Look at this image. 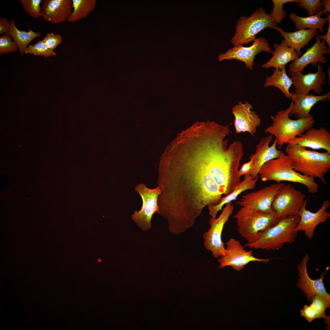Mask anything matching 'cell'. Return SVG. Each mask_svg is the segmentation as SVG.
Wrapping results in <instances>:
<instances>
[{
  "label": "cell",
  "mask_w": 330,
  "mask_h": 330,
  "mask_svg": "<svg viewBox=\"0 0 330 330\" xmlns=\"http://www.w3.org/2000/svg\"><path fill=\"white\" fill-rule=\"evenodd\" d=\"M214 174L209 132L179 133L161 157L157 180L161 191L158 214L166 220L170 231L185 233L205 207L220 202L223 194Z\"/></svg>",
  "instance_id": "1"
},
{
  "label": "cell",
  "mask_w": 330,
  "mask_h": 330,
  "mask_svg": "<svg viewBox=\"0 0 330 330\" xmlns=\"http://www.w3.org/2000/svg\"><path fill=\"white\" fill-rule=\"evenodd\" d=\"M285 151L295 171L326 184L324 176L330 168V153L307 150L298 145L287 144Z\"/></svg>",
  "instance_id": "2"
},
{
  "label": "cell",
  "mask_w": 330,
  "mask_h": 330,
  "mask_svg": "<svg viewBox=\"0 0 330 330\" xmlns=\"http://www.w3.org/2000/svg\"><path fill=\"white\" fill-rule=\"evenodd\" d=\"M258 174L263 182L273 181L278 183L283 181L292 182L304 185L310 193H315L318 190V185L314 179L295 171L288 156L282 151L278 158L265 163Z\"/></svg>",
  "instance_id": "3"
},
{
  "label": "cell",
  "mask_w": 330,
  "mask_h": 330,
  "mask_svg": "<svg viewBox=\"0 0 330 330\" xmlns=\"http://www.w3.org/2000/svg\"><path fill=\"white\" fill-rule=\"evenodd\" d=\"M293 105L292 101L286 109L279 111L274 116H270L272 124L265 130V132L275 137L277 141V147L279 149L289 141L299 136L312 127L315 122L313 116L295 120L290 119L289 114Z\"/></svg>",
  "instance_id": "4"
},
{
  "label": "cell",
  "mask_w": 330,
  "mask_h": 330,
  "mask_svg": "<svg viewBox=\"0 0 330 330\" xmlns=\"http://www.w3.org/2000/svg\"><path fill=\"white\" fill-rule=\"evenodd\" d=\"M299 219L297 215L281 219L262 232L255 242L247 243L245 246L255 249L277 250L282 248L285 243H292L297 237L298 232L295 228Z\"/></svg>",
  "instance_id": "5"
},
{
  "label": "cell",
  "mask_w": 330,
  "mask_h": 330,
  "mask_svg": "<svg viewBox=\"0 0 330 330\" xmlns=\"http://www.w3.org/2000/svg\"><path fill=\"white\" fill-rule=\"evenodd\" d=\"M239 234L247 243L255 242L261 233L276 224L279 220L275 211L264 212L241 207L234 215Z\"/></svg>",
  "instance_id": "6"
},
{
  "label": "cell",
  "mask_w": 330,
  "mask_h": 330,
  "mask_svg": "<svg viewBox=\"0 0 330 330\" xmlns=\"http://www.w3.org/2000/svg\"><path fill=\"white\" fill-rule=\"evenodd\" d=\"M277 24L265 9L261 7L250 16L240 17L231 42L234 46L247 44L253 42L256 38V35L262 30L267 28L275 30Z\"/></svg>",
  "instance_id": "7"
},
{
  "label": "cell",
  "mask_w": 330,
  "mask_h": 330,
  "mask_svg": "<svg viewBox=\"0 0 330 330\" xmlns=\"http://www.w3.org/2000/svg\"><path fill=\"white\" fill-rule=\"evenodd\" d=\"M232 202L226 204L218 218L211 217L209 220L210 227L203 235L204 247L212 252L213 257L218 258L226 255V248L222 239L225 225L229 221L234 211Z\"/></svg>",
  "instance_id": "8"
},
{
  "label": "cell",
  "mask_w": 330,
  "mask_h": 330,
  "mask_svg": "<svg viewBox=\"0 0 330 330\" xmlns=\"http://www.w3.org/2000/svg\"><path fill=\"white\" fill-rule=\"evenodd\" d=\"M135 190L141 197L142 205L139 211L135 210L131 216L135 223L142 231L149 230L152 227L151 220L154 214L159 211L158 199L161 193L159 187L151 189L144 183H140Z\"/></svg>",
  "instance_id": "9"
},
{
  "label": "cell",
  "mask_w": 330,
  "mask_h": 330,
  "mask_svg": "<svg viewBox=\"0 0 330 330\" xmlns=\"http://www.w3.org/2000/svg\"><path fill=\"white\" fill-rule=\"evenodd\" d=\"M305 197L291 184L284 185L275 196L272 204L278 219L298 215L301 208L307 204Z\"/></svg>",
  "instance_id": "10"
},
{
  "label": "cell",
  "mask_w": 330,
  "mask_h": 330,
  "mask_svg": "<svg viewBox=\"0 0 330 330\" xmlns=\"http://www.w3.org/2000/svg\"><path fill=\"white\" fill-rule=\"evenodd\" d=\"M226 244V255L218 258L220 268L231 266L234 270L240 271L251 262L267 263L270 260L268 258H257L254 255L252 251L245 249L240 242L233 238H230Z\"/></svg>",
  "instance_id": "11"
},
{
  "label": "cell",
  "mask_w": 330,
  "mask_h": 330,
  "mask_svg": "<svg viewBox=\"0 0 330 330\" xmlns=\"http://www.w3.org/2000/svg\"><path fill=\"white\" fill-rule=\"evenodd\" d=\"M272 51L266 38H256L250 46L245 47L243 45H239L229 49L224 53L219 55L218 60L221 61L224 60H236L240 61L245 63L246 68L251 70L254 66L255 57L257 54L262 52L271 53Z\"/></svg>",
  "instance_id": "12"
},
{
  "label": "cell",
  "mask_w": 330,
  "mask_h": 330,
  "mask_svg": "<svg viewBox=\"0 0 330 330\" xmlns=\"http://www.w3.org/2000/svg\"><path fill=\"white\" fill-rule=\"evenodd\" d=\"M285 184L277 183L248 193L243 195L236 204L241 207L264 212L275 211L272 207V202L279 190Z\"/></svg>",
  "instance_id": "13"
},
{
  "label": "cell",
  "mask_w": 330,
  "mask_h": 330,
  "mask_svg": "<svg viewBox=\"0 0 330 330\" xmlns=\"http://www.w3.org/2000/svg\"><path fill=\"white\" fill-rule=\"evenodd\" d=\"M310 259L309 255L305 254L297 267L298 279L296 285L303 291L308 300L312 301L314 296L317 294L321 295L330 302V295L326 291L323 282L325 274L329 270L327 267L325 271L320 275L319 279L313 280L309 276L307 270V263Z\"/></svg>",
  "instance_id": "14"
},
{
  "label": "cell",
  "mask_w": 330,
  "mask_h": 330,
  "mask_svg": "<svg viewBox=\"0 0 330 330\" xmlns=\"http://www.w3.org/2000/svg\"><path fill=\"white\" fill-rule=\"evenodd\" d=\"M253 107L248 101H240L232 108L234 116V125L236 134L248 132L254 136L261 124L258 115L252 110Z\"/></svg>",
  "instance_id": "15"
},
{
  "label": "cell",
  "mask_w": 330,
  "mask_h": 330,
  "mask_svg": "<svg viewBox=\"0 0 330 330\" xmlns=\"http://www.w3.org/2000/svg\"><path fill=\"white\" fill-rule=\"evenodd\" d=\"M317 71L315 73L309 72L303 74V72H290L289 75L295 88V93L308 94L310 91L320 94L323 90L322 85L325 83L326 75L324 71V66L318 63Z\"/></svg>",
  "instance_id": "16"
},
{
  "label": "cell",
  "mask_w": 330,
  "mask_h": 330,
  "mask_svg": "<svg viewBox=\"0 0 330 330\" xmlns=\"http://www.w3.org/2000/svg\"><path fill=\"white\" fill-rule=\"evenodd\" d=\"M306 204L303 205L299 213L300 219L295 229L298 232L303 231L309 239H312L317 227L326 222L330 217V212L327 211L330 206V202L328 200L324 201L320 208L315 212L307 210Z\"/></svg>",
  "instance_id": "17"
},
{
  "label": "cell",
  "mask_w": 330,
  "mask_h": 330,
  "mask_svg": "<svg viewBox=\"0 0 330 330\" xmlns=\"http://www.w3.org/2000/svg\"><path fill=\"white\" fill-rule=\"evenodd\" d=\"M273 136L269 135L261 138L256 147L255 152L251 155L249 160L252 159L254 162V167L249 174L253 179L258 175V172L262 166L269 161L278 158L282 151L277 150V141L275 138L273 144L270 145Z\"/></svg>",
  "instance_id": "18"
},
{
  "label": "cell",
  "mask_w": 330,
  "mask_h": 330,
  "mask_svg": "<svg viewBox=\"0 0 330 330\" xmlns=\"http://www.w3.org/2000/svg\"><path fill=\"white\" fill-rule=\"evenodd\" d=\"M316 42L300 57L292 61L289 66L290 72H303L305 67L309 64L317 66L318 63L325 64L327 61L323 55L328 54V48L324 40H321L319 36L316 38Z\"/></svg>",
  "instance_id": "19"
},
{
  "label": "cell",
  "mask_w": 330,
  "mask_h": 330,
  "mask_svg": "<svg viewBox=\"0 0 330 330\" xmlns=\"http://www.w3.org/2000/svg\"><path fill=\"white\" fill-rule=\"evenodd\" d=\"M287 144L298 145L314 150L323 149L330 153V133L324 127L318 129L312 127Z\"/></svg>",
  "instance_id": "20"
},
{
  "label": "cell",
  "mask_w": 330,
  "mask_h": 330,
  "mask_svg": "<svg viewBox=\"0 0 330 330\" xmlns=\"http://www.w3.org/2000/svg\"><path fill=\"white\" fill-rule=\"evenodd\" d=\"M291 101L293 103L292 109L289 116H294L296 119H307L313 117L310 114L312 107L319 101H328L330 98V92H328L321 95L313 94H302L291 92Z\"/></svg>",
  "instance_id": "21"
},
{
  "label": "cell",
  "mask_w": 330,
  "mask_h": 330,
  "mask_svg": "<svg viewBox=\"0 0 330 330\" xmlns=\"http://www.w3.org/2000/svg\"><path fill=\"white\" fill-rule=\"evenodd\" d=\"M72 9V0H45L42 4V17L46 21L57 24L68 20Z\"/></svg>",
  "instance_id": "22"
},
{
  "label": "cell",
  "mask_w": 330,
  "mask_h": 330,
  "mask_svg": "<svg viewBox=\"0 0 330 330\" xmlns=\"http://www.w3.org/2000/svg\"><path fill=\"white\" fill-rule=\"evenodd\" d=\"M275 30L284 38L287 45L296 51L299 56L301 54V49L308 45L312 38L318 34V30L316 29H303L288 32L278 26Z\"/></svg>",
  "instance_id": "23"
},
{
  "label": "cell",
  "mask_w": 330,
  "mask_h": 330,
  "mask_svg": "<svg viewBox=\"0 0 330 330\" xmlns=\"http://www.w3.org/2000/svg\"><path fill=\"white\" fill-rule=\"evenodd\" d=\"M273 47L275 50L271 53L272 57L262 65V68L268 69L272 67L281 70L287 64L295 61L299 57L296 51L289 47L284 40L280 44L274 43Z\"/></svg>",
  "instance_id": "24"
},
{
  "label": "cell",
  "mask_w": 330,
  "mask_h": 330,
  "mask_svg": "<svg viewBox=\"0 0 330 330\" xmlns=\"http://www.w3.org/2000/svg\"><path fill=\"white\" fill-rule=\"evenodd\" d=\"M309 306L305 305L301 310V315L310 323L317 318L325 319V323L330 328V317L326 314L327 308H330V302L323 296L316 295Z\"/></svg>",
  "instance_id": "25"
},
{
  "label": "cell",
  "mask_w": 330,
  "mask_h": 330,
  "mask_svg": "<svg viewBox=\"0 0 330 330\" xmlns=\"http://www.w3.org/2000/svg\"><path fill=\"white\" fill-rule=\"evenodd\" d=\"M259 175L253 179L251 175L244 177V180L236 187L230 193L222 197L220 202L216 205L208 207L209 214L211 217L216 218L218 213L222 210L223 206L235 200L238 196L242 192L247 190L253 189L255 187L259 178Z\"/></svg>",
  "instance_id": "26"
},
{
  "label": "cell",
  "mask_w": 330,
  "mask_h": 330,
  "mask_svg": "<svg viewBox=\"0 0 330 330\" xmlns=\"http://www.w3.org/2000/svg\"><path fill=\"white\" fill-rule=\"evenodd\" d=\"M324 7L318 13L307 17L300 16L295 13H292L289 17L295 24V31L303 29H318L321 32L324 31V27L328 22L327 16L321 17L323 14Z\"/></svg>",
  "instance_id": "27"
},
{
  "label": "cell",
  "mask_w": 330,
  "mask_h": 330,
  "mask_svg": "<svg viewBox=\"0 0 330 330\" xmlns=\"http://www.w3.org/2000/svg\"><path fill=\"white\" fill-rule=\"evenodd\" d=\"M293 82L286 73L285 66L281 70L274 69L273 74L266 77L264 84L265 87L273 86L278 88L286 97L291 100L292 95L289 91Z\"/></svg>",
  "instance_id": "28"
},
{
  "label": "cell",
  "mask_w": 330,
  "mask_h": 330,
  "mask_svg": "<svg viewBox=\"0 0 330 330\" xmlns=\"http://www.w3.org/2000/svg\"><path fill=\"white\" fill-rule=\"evenodd\" d=\"M10 27L9 34L16 45L20 54L22 55L29 44L35 38L39 37L40 32H35L30 29L28 31H22L16 27L13 19L10 21Z\"/></svg>",
  "instance_id": "29"
},
{
  "label": "cell",
  "mask_w": 330,
  "mask_h": 330,
  "mask_svg": "<svg viewBox=\"0 0 330 330\" xmlns=\"http://www.w3.org/2000/svg\"><path fill=\"white\" fill-rule=\"evenodd\" d=\"M72 9L68 19L74 23L87 17L94 9L96 0H72Z\"/></svg>",
  "instance_id": "30"
},
{
  "label": "cell",
  "mask_w": 330,
  "mask_h": 330,
  "mask_svg": "<svg viewBox=\"0 0 330 330\" xmlns=\"http://www.w3.org/2000/svg\"><path fill=\"white\" fill-rule=\"evenodd\" d=\"M299 0H272L273 7L270 15L277 24L282 21L287 16V12L283 9L285 3L294 2L298 3Z\"/></svg>",
  "instance_id": "31"
},
{
  "label": "cell",
  "mask_w": 330,
  "mask_h": 330,
  "mask_svg": "<svg viewBox=\"0 0 330 330\" xmlns=\"http://www.w3.org/2000/svg\"><path fill=\"white\" fill-rule=\"evenodd\" d=\"M25 53L45 57L55 56L56 55L54 51L51 50L48 48L42 40H39L34 45H29L25 50Z\"/></svg>",
  "instance_id": "32"
},
{
  "label": "cell",
  "mask_w": 330,
  "mask_h": 330,
  "mask_svg": "<svg viewBox=\"0 0 330 330\" xmlns=\"http://www.w3.org/2000/svg\"><path fill=\"white\" fill-rule=\"evenodd\" d=\"M23 9L35 19L42 17L40 4L42 0H20Z\"/></svg>",
  "instance_id": "33"
},
{
  "label": "cell",
  "mask_w": 330,
  "mask_h": 330,
  "mask_svg": "<svg viewBox=\"0 0 330 330\" xmlns=\"http://www.w3.org/2000/svg\"><path fill=\"white\" fill-rule=\"evenodd\" d=\"M297 5L306 10L309 16L317 14L321 10L322 4L321 0H299Z\"/></svg>",
  "instance_id": "34"
},
{
  "label": "cell",
  "mask_w": 330,
  "mask_h": 330,
  "mask_svg": "<svg viewBox=\"0 0 330 330\" xmlns=\"http://www.w3.org/2000/svg\"><path fill=\"white\" fill-rule=\"evenodd\" d=\"M14 41H13L9 33H6L0 37V54H8L18 50Z\"/></svg>",
  "instance_id": "35"
},
{
  "label": "cell",
  "mask_w": 330,
  "mask_h": 330,
  "mask_svg": "<svg viewBox=\"0 0 330 330\" xmlns=\"http://www.w3.org/2000/svg\"><path fill=\"white\" fill-rule=\"evenodd\" d=\"M42 40L49 49L54 51L61 43L62 38L60 35L48 33Z\"/></svg>",
  "instance_id": "36"
},
{
  "label": "cell",
  "mask_w": 330,
  "mask_h": 330,
  "mask_svg": "<svg viewBox=\"0 0 330 330\" xmlns=\"http://www.w3.org/2000/svg\"><path fill=\"white\" fill-rule=\"evenodd\" d=\"M248 162L243 164L238 171V174L240 177L244 175V177L248 176L249 174L253 169L254 162L252 159L249 160Z\"/></svg>",
  "instance_id": "37"
},
{
  "label": "cell",
  "mask_w": 330,
  "mask_h": 330,
  "mask_svg": "<svg viewBox=\"0 0 330 330\" xmlns=\"http://www.w3.org/2000/svg\"><path fill=\"white\" fill-rule=\"evenodd\" d=\"M10 27V21L7 18H0V34L9 33Z\"/></svg>",
  "instance_id": "38"
},
{
  "label": "cell",
  "mask_w": 330,
  "mask_h": 330,
  "mask_svg": "<svg viewBox=\"0 0 330 330\" xmlns=\"http://www.w3.org/2000/svg\"><path fill=\"white\" fill-rule=\"evenodd\" d=\"M328 19V26L327 32L324 35H319L320 38L325 41L328 46V54H330V13L327 15Z\"/></svg>",
  "instance_id": "39"
},
{
  "label": "cell",
  "mask_w": 330,
  "mask_h": 330,
  "mask_svg": "<svg viewBox=\"0 0 330 330\" xmlns=\"http://www.w3.org/2000/svg\"><path fill=\"white\" fill-rule=\"evenodd\" d=\"M322 6H324L323 14L327 15L330 13V0H323L321 1Z\"/></svg>",
  "instance_id": "40"
}]
</instances>
